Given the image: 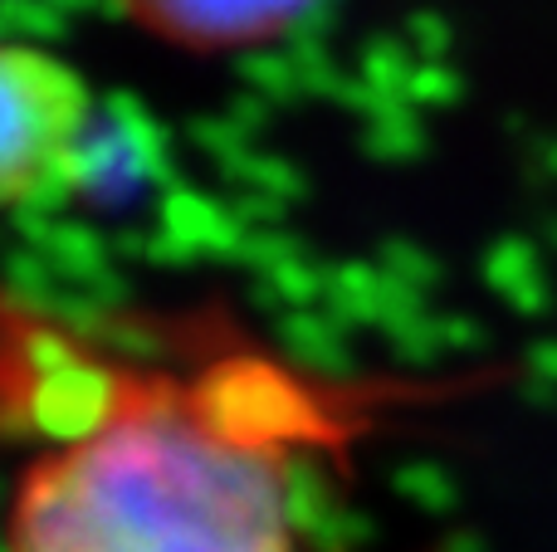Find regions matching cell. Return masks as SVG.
I'll return each mask as SVG.
<instances>
[{"mask_svg":"<svg viewBox=\"0 0 557 552\" xmlns=\"http://www.w3.org/2000/svg\"><path fill=\"white\" fill-rule=\"evenodd\" d=\"M186 137H191L196 147H201L206 156H211L215 166H225V162H235L240 152H250V142L255 137L245 133L240 123H235L231 113H206V117H191V127H186Z\"/></svg>","mask_w":557,"mask_h":552,"instance_id":"24","label":"cell"},{"mask_svg":"<svg viewBox=\"0 0 557 552\" xmlns=\"http://www.w3.org/2000/svg\"><path fill=\"white\" fill-rule=\"evenodd\" d=\"M441 552H490V543H484L480 534H470V528H460V534H450V538H445Z\"/></svg>","mask_w":557,"mask_h":552,"instance_id":"34","label":"cell"},{"mask_svg":"<svg viewBox=\"0 0 557 552\" xmlns=\"http://www.w3.org/2000/svg\"><path fill=\"white\" fill-rule=\"evenodd\" d=\"M529 372H533V377L557 381V338L533 342V348H529Z\"/></svg>","mask_w":557,"mask_h":552,"instance_id":"33","label":"cell"},{"mask_svg":"<svg viewBox=\"0 0 557 552\" xmlns=\"http://www.w3.org/2000/svg\"><path fill=\"white\" fill-rule=\"evenodd\" d=\"M543 235H548V244L557 250V215H548V221H543Z\"/></svg>","mask_w":557,"mask_h":552,"instance_id":"36","label":"cell"},{"mask_svg":"<svg viewBox=\"0 0 557 552\" xmlns=\"http://www.w3.org/2000/svg\"><path fill=\"white\" fill-rule=\"evenodd\" d=\"M401 39L411 45V54L421 59V64H450L455 25H450V15H441V10H416V15L406 20Z\"/></svg>","mask_w":557,"mask_h":552,"instance_id":"25","label":"cell"},{"mask_svg":"<svg viewBox=\"0 0 557 552\" xmlns=\"http://www.w3.org/2000/svg\"><path fill=\"white\" fill-rule=\"evenodd\" d=\"M327 274H333V264H323L313 250L298 254V260H288L284 269L264 274V279L278 289V299H284V309H323L327 299Z\"/></svg>","mask_w":557,"mask_h":552,"instance_id":"20","label":"cell"},{"mask_svg":"<svg viewBox=\"0 0 557 552\" xmlns=\"http://www.w3.org/2000/svg\"><path fill=\"white\" fill-rule=\"evenodd\" d=\"M284 455L221 436L191 401L137 397L29 475L10 552H294Z\"/></svg>","mask_w":557,"mask_h":552,"instance_id":"1","label":"cell"},{"mask_svg":"<svg viewBox=\"0 0 557 552\" xmlns=\"http://www.w3.org/2000/svg\"><path fill=\"white\" fill-rule=\"evenodd\" d=\"M103 113L113 117V123L137 142V152H143V162H147V181L162 186V191L182 186L172 133H166V127L157 123V113L143 103V98H137V93H108V98H103Z\"/></svg>","mask_w":557,"mask_h":552,"instance_id":"11","label":"cell"},{"mask_svg":"<svg viewBox=\"0 0 557 552\" xmlns=\"http://www.w3.org/2000/svg\"><path fill=\"white\" fill-rule=\"evenodd\" d=\"M191 406L221 436L260 450H278V455L298 450L308 436H318V411L308 406L304 391L284 372L264 367L255 357L211 367L201 377V387L191 391Z\"/></svg>","mask_w":557,"mask_h":552,"instance_id":"3","label":"cell"},{"mask_svg":"<svg viewBox=\"0 0 557 552\" xmlns=\"http://www.w3.org/2000/svg\"><path fill=\"white\" fill-rule=\"evenodd\" d=\"M215 172L225 176V181L235 186V191H260V196H274V201L284 205H298L308 196V176L298 172L288 156H270V152H240L235 162L215 166Z\"/></svg>","mask_w":557,"mask_h":552,"instance_id":"17","label":"cell"},{"mask_svg":"<svg viewBox=\"0 0 557 552\" xmlns=\"http://www.w3.org/2000/svg\"><path fill=\"white\" fill-rule=\"evenodd\" d=\"M69 20L49 0H5V45H59Z\"/></svg>","mask_w":557,"mask_h":552,"instance_id":"21","label":"cell"},{"mask_svg":"<svg viewBox=\"0 0 557 552\" xmlns=\"http://www.w3.org/2000/svg\"><path fill=\"white\" fill-rule=\"evenodd\" d=\"M362 152L382 166H411L431 152V133H425L421 113L411 103L386 108V113L362 123Z\"/></svg>","mask_w":557,"mask_h":552,"instance_id":"13","label":"cell"},{"mask_svg":"<svg viewBox=\"0 0 557 552\" xmlns=\"http://www.w3.org/2000/svg\"><path fill=\"white\" fill-rule=\"evenodd\" d=\"M465 98V74L455 64H421L411 84V108L425 113V108H455Z\"/></svg>","mask_w":557,"mask_h":552,"instance_id":"27","label":"cell"},{"mask_svg":"<svg viewBox=\"0 0 557 552\" xmlns=\"http://www.w3.org/2000/svg\"><path fill=\"white\" fill-rule=\"evenodd\" d=\"M123 406H127V397H123L117 372L98 357H78L69 367L49 372V377L10 381L5 426L15 440L39 436V440H54V446L74 450L84 440L103 436L123 416Z\"/></svg>","mask_w":557,"mask_h":552,"instance_id":"4","label":"cell"},{"mask_svg":"<svg viewBox=\"0 0 557 552\" xmlns=\"http://www.w3.org/2000/svg\"><path fill=\"white\" fill-rule=\"evenodd\" d=\"M0 93H5L0 181H5V201H20L29 181L64 166L69 147L94 123V103L84 78L64 59L25 45H5L0 54Z\"/></svg>","mask_w":557,"mask_h":552,"instance_id":"2","label":"cell"},{"mask_svg":"<svg viewBox=\"0 0 557 552\" xmlns=\"http://www.w3.org/2000/svg\"><path fill=\"white\" fill-rule=\"evenodd\" d=\"M147 260L152 264H166V269H186V264H196L201 254L191 250V244H182L172 230H162V225H152V244H147Z\"/></svg>","mask_w":557,"mask_h":552,"instance_id":"31","label":"cell"},{"mask_svg":"<svg viewBox=\"0 0 557 552\" xmlns=\"http://www.w3.org/2000/svg\"><path fill=\"white\" fill-rule=\"evenodd\" d=\"M64 20H117L127 15V0H49Z\"/></svg>","mask_w":557,"mask_h":552,"instance_id":"32","label":"cell"},{"mask_svg":"<svg viewBox=\"0 0 557 552\" xmlns=\"http://www.w3.org/2000/svg\"><path fill=\"white\" fill-rule=\"evenodd\" d=\"M64 172L74 176L78 201H94V205H127L143 186H152L147 181V162H143V152H137V142L103 113V108H98L94 123L78 133V142L69 147Z\"/></svg>","mask_w":557,"mask_h":552,"instance_id":"6","label":"cell"},{"mask_svg":"<svg viewBox=\"0 0 557 552\" xmlns=\"http://www.w3.org/2000/svg\"><path fill=\"white\" fill-rule=\"evenodd\" d=\"M539 166H543L548 176H557V137H548V142L539 147Z\"/></svg>","mask_w":557,"mask_h":552,"instance_id":"35","label":"cell"},{"mask_svg":"<svg viewBox=\"0 0 557 552\" xmlns=\"http://www.w3.org/2000/svg\"><path fill=\"white\" fill-rule=\"evenodd\" d=\"M318 0H127V15L147 20L166 39L191 49H245L288 35Z\"/></svg>","mask_w":557,"mask_h":552,"instance_id":"5","label":"cell"},{"mask_svg":"<svg viewBox=\"0 0 557 552\" xmlns=\"http://www.w3.org/2000/svg\"><path fill=\"white\" fill-rule=\"evenodd\" d=\"M298 254H308V244L294 230H284V225H274V230H245V244H240V264L250 269V279L284 269Z\"/></svg>","mask_w":557,"mask_h":552,"instance_id":"23","label":"cell"},{"mask_svg":"<svg viewBox=\"0 0 557 552\" xmlns=\"http://www.w3.org/2000/svg\"><path fill=\"white\" fill-rule=\"evenodd\" d=\"M235 68H240L245 93L264 98L270 108H284V103H294V98L308 93L304 68L294 64V54H288V49L255 45V49H245V54L235 59Z\"/></svg>","mask_w":557,"mask_h":552,"instance_id":"16","label":"cell"},{"mask_svg":"<svg viewBox=\"0 0 557 552\" xmlns=\"http://www.w3.org/2000/svg\"><path fill=\"white\" fill-rule=\"evenodd\" d=\"M284 509H288L294 534H304V538H313L337 509L333 479H327L323 460H318L313 450H304V446L284 455Z\"/></svg>","mask_w":557,"mask_h":552,"instance_id":"12","label":"cell"},{"mask_svg":"<svg viewBox=\"0 0 557 552\" xmlns=\"http://www.w3.org/2000/svg\"><path fill=\"white\" fill-rule=\"evenodd\" d=\"M323 313L337 328H382L386 313V269L376 260H352V264H333L327 274V299Z\"/></svg>","mask_w":557,"mask_h":552,"instance_id":"10","label":"cell"},{"mask_svg":"<svg viewBox=\"0 0 557 552\" xmlns=\"http://www.w3.org/2000/svg\"><path fill=\"white\" fill-rule=\"evenodd\" d=\"M162 230L191 244L201 260H240L245 244V225L231 215V205L211 201L206 191H191V186H172L162 196Z\"/></svg>","mask_w":557,"mask_h":552,"instance_id":"8","label":"cell"},{"mask_svg":"<svg viewBox=\"0 0 557 552\" xmlns=\"http://www.w3.org/2000/svg\"><path fill=\"white\" fill-rule=\"evenodd\" d=\"M386 348H392V357L401 362V367H435L441 357H450L441 342V328H435V313H425V318H411V323H392V328H382Z\"/></svg>","mask_w":557,"mask_h":552,"instance_id":"22","label":"cell"},{"mask_svg":"<svg viewBox=\"0 0 557 552\" xmlns=\"http://www.w3.org/2000/svg\"><path fill=\"white\" fill-rule=\"evenodd\" d=\"M484 284L509 303L519 318H543L553 309V284L543 269V254L523 235H499L484 250Z\"/></svg>","mask_w":557,"mask_h":552,"instance_id":"9","label":"cell"},{"mask_svg":"<svg viewBox=\"0 0 557 552\" xmlns=\"http://www.w3.org/2000/svg\"><path fill=\"white\" fill-rule=\"evenodd\" d=\"M98 348L117 352V357L147 362V357H157V352H162V342H157V333L147 328V323H137V318H127V313H117V318L108 323V333L98 338Z\"/></svg>","mask_w":557,"mask_h":552,"instance_id":"28","label":"cell"},{"mask_svg":"<svg viewBox=\"0 0 557 552\" xmlns=\"http://www.w3.org/2000/svg\"><path fill=\"white\" fill-rule=\"evenodd\" d=\"M376 264H382L392 279H401L406 289L425 293V299H431V293L445 284V264L435 260L425 244L406 240V235H386V240L376 244Z\"/></svg>","mask_w":557,"mask_h":552,"instance_id":"19","label":"cell"},{"mask_svg":"<svg viewBox=\"0 0 557 552\" xmlns=\"http://www.w3.org/2000/svg\"><path fill=\"white\" fill-rule=\"evenodd\" d=\"M376 538L372 518L362 514V509H333V518H327L323 528H318L308 543H313V552H367V543Z\"/></svg>","mask_w":557,"mask_h":552,"instance_id":"26","label":"cell"},{"mask_svg":"<svg viewBox=\"0 0 557 552\" xmlns=\"http://www.w3.org/2000/svg\"><path fill=\"white\" fill-rule=\"evenodd\" d=\"M274 338H278V352L298 372H313L323 381H352L362 372L352 352V333L337 328L323 309H288L274 323Z\"/></svg>","mask_w":557,"mask_h":552,"instance_id":"7","label":"cell"},{"mask_svg":"<svg viewBox=\"0 0 557 552\" xmlns=\"http://www.w3.org/2000/svg\"><path fill=\"white\" fill-rule=\"evenodd\" d=\"M416 68H421V59L411 54V45L401 35H372L362 45V59H357V78L382 103H411Z\"/></svg>","mask_w":557,"mask_h":552,"instance_id":"15","label":"cell"},{"mask_svg":"<svg viewBox=\"0 0 557 552\" xmlns=\"http://www.w3.org/2000/svg\"><path fill=\"white\" fill-rule=\"evenodd\" d=\"M225 205H231V215L245 225V230H274V225L288 215L284 201L260 196V191H231V196H225Z\"/></svg>","mask_w":557,"mask_h":552,"instance_id":"30","label":"cell"},{"mask_svg":"<svg viewBox=\"0 0 557 552\" xmlns=\"http://www.w3.org/2000/svg\"><path fill=\"white\" fill-rule=\"evenodd\" d=\"M392 489L416 509V514L431 518H450L460 509V485L445 465H431V460H406V465L392 469Z\"/></svg>","mask_w":557,"mask_h":552,"instance_id":"18","label":"cell"},{"mask_svg":"<svg viewBox=\"0 0 557 552\" xmlns=\"http://www.w3.org/2000/svg\"><path fill=\"white\" fill-rule=\"evenodd\" d=\"M435 328H441L445 352H455V357H474V352L490 348V333H484V323L470 318V313H435Z\"/></svg>","mask_w":557,"mask_h":552,"instance_id":"29","label":"cell"},{"mask_svg":"<svg viewBox=\"0 0 557 552\" xmlns=\"http://www.w3.org/2000/svg\"><path fill=\"white\" fill-rule=\"evenodd\" d=\"M39 254L54 264V274L64 284H88L98 269L113 264V244H108L94 225H78V221H54V230L45 235Z\"/></svg>","mask_w":557,"mask_h":552,"instance_id":"14","label":"cell"}]
</instances>
